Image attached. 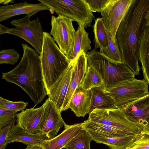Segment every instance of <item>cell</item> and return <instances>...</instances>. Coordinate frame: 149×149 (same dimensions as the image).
Here are the masks:
<instances>
[{
    "instance_id": "obj_1",
    "label": "cell",
    "mask_w": 149,
    "mask_h": 149,
    "mask_svg": "<svg viewBox=\"0 0 149 149\" xmlns=\"http://www.w3.org/2000/svg\"><path fill=\"white\" fill-rule=\"evenodd\" d=\"M149 0H134L123 18L116 36L123 63L135 74H140V43L147 26L145 19Z\"/></svg>"
},
{
    "instance_id": "obj_2",
    "label": "cell",
    "mask_w": 149,
    "mask_h": 149,
    "mask_svg": "<svg viewBox=\"0 0 149 149\" xmlns=\"http://www.w3.org/2000/svg\"><path fill=\"white\" fill-rule=\"evenodd\" d=\"M23 53L18 65L12 70L3 72L2 79L22 88L33 102L35 107L47 95L40 56L26 44H22Z\"/></svg>"
},
{
    "instance_id": "obj_3",
    "label": "cell",
    "mask_w": 149,
    "mask_h": 149,
    "mask_svg": "<svg viewBox=\"0 0 149 149\" xmlns=\"http://www.w3.org/2000/svg\"><path fill=\"white\" fill-rule=\"evenodd\" d=\"M39 54L45 88L48 95L68 67L70 61L57 46L50 33L44 32Z\"/></svg>"
},
{
    "instance_id": "obj_4",
    "label": "cell",
    "mask_w": 149,
    "mask_h": 149,
    "mask_svg": "<svg viewBox=\"0 0 149 149\" xmlns=\"http://www.w3.org/2000/svg\"><path fill=\"white\" fill-rule=\"evenodd\" d=\"M86 56L87 65L98 73L105 91L135 79V74L125 64L110 60L94 48Z\"/></svg>"
},
{
    "instance_id": "obj_5",
    "label": "cell",
    "mask_w": 149,
    "mask_h": 149,
    "mask_svg": "<svg viewBox=\"0 0 149 149\" xmlns=\"http://www.w3.org/2000/svg\"><path fill=\"white\" fill-rule=\"evenodd\" d=\"M50 7L58 15L77 22L84 28L91 26L95 19L92 12L84 0H38Z\"/></svg>"
},
{
    "instance_id": "obj_6",
    "label": "cell",
    "mask_w": 149,
    "mask_h": 149,
    "mask_svg": "<svg viewBox=\"0 0 149 149\" xmlns=\"http://www.w3.org/2000/svg\"><path fill=\"white\" fill-rule=\"evenodd\" d=\"M88 120L117 128L133 136L138 135L144 130L141 125L129 119L123 110L119 108L96 109L89 114Z\"/></svg>"
},
{
    "instance_id": "obj_7",
    "label": "cell",
    "mask_w": 149,
    "mask_h": 149,
    "mask_svg": "<svg viewBox=\"0 0 149 149\" xmlns=\"http://www.w3.org/2000/svg\"><path fill=\"white\" fill-rule=\"evenodd\" d=\"M30 17L26 15L21 18L12 20L10 24L14 27L9 28L7 33L23 39L40 54L42 50L44 32L40 19L37 18L31 21Z\"/></svg>"
},
{
    "instance_id": "obj_8",
    "label": "cell",
    "mask_w": 149,
    "mask_h": 149,
    "mask_svg": "<svg viewBox=\"0 0 149 149\" xmlns=\"http://www.w3.org/2000/svg\"><path fill=\"white\" fill-rule=\"evenodd\" d=\"M108 91L117 108L121 109L149 94L147 82L136 79L122 83Z\"/></svg>"
},
{
    "instance_id": "obj_9",
    "label": "cell",
    "mask_w": 149,
    "mask_h": 149,
    "mask_svg": "<svg viewBox=\"0 0 149 149\" xmlns=\"http://www.w3.org/2000/svg\"><path fill=\"white\" fill-rule=\"evenodd\" d=\"M133 0H110L101 12L104 25L114 41L120 24Z\"/></svg>"
},
{
    "instance_id": "obj_10",
    "label": "cell",
    "mask_w": 149,
    "mask_h": 149,
    "mask_svg": "<svg viewBox=\"0 0 149 149\" xmlns=\"http://www.w3.org/2000/svg\"><path fill=\"white\" fill-rule=\"evenodd\" d=\"M43 104L45 110L38 134L45 140H49L57 136L61 128L67 124L62 118L61 112L49 98Z\"/></svg>"
},
{
    "instance_id": "obj_11",
    "label": "cell",
    "mask_w": 149,
    "mask_h": 149,
    "mask_svg": "<svg viewBox=\"0 0 149 149\" xmlns=\"http://www.w3.org/2000/svg\"><path fill=\"white\" fill-rule=\"evenodd\" d=\"M73 20L61 15H52L50 34L58 45L61 50L66 56L68 54L76 32Z\"/></svg>"
},
{
    "instance_id": "obj_12",
    "label": "cell",
    "mask_w": 149,
    "mask_h": 149,
    "mask_svg": "<svg viewBox=\"0 0 149 149\" xmlns=\"http://www.w3.org/2000/svg\"><path fill=\"white\" fill-rule=\"evenodd\" d=\"M121 109L129 119L149 132V94Z\"/></svg>"
},
{
    "instance_id": "obj_13",
    "label": "cell",
    "mask_w": 149,
    "mask_h": 149,
    "mask_svg": "<svg viewBox=\"0 0 149 149\" xmlns=\"http://www.w3.org/2000/svg\"><path fill=\"white\" fill-rule=\"evenodd\" d=\"M76 58L71 61L66 70L48 95V98L61 113L76 63Z\"/></svg>"
},
{
    "instance_id": "obj_14",
    "label": "cell",
    "mask_w": 149,
    "mask_h": 149,
    "mask_svg": "<svg viewBox=\"0 0 149 149\" xmlns=\"http://www.w3.org/2000/svg\"><path fill=\"white\" fill-rule=\"evenodd\" d=\"M40 2L38 3L33 4L25 2L1 6L0 7V22L19 15L26 14L31 17L40 11L51 10L49 6Z\"/></svg>"
},
{
    "instance_id": "obj_15",
    "label": "cell",
    "mask_w": 149,
    "mask_h": 149,
    "mask_svg": "<svg viewBox=\"0 0 149 149\" xmlns=\"http://www.w3.org/2000/svg\"><path fill=\"white\" fill-rule=\"evenodd\" d=\"M45 106L43 104L39 107L27 109L17 114V124L22 129L33 134H38L44 113Z\"/></svg>"
},
{
    "instance_id": "obj_16",
    "label": "cell",
    "mask_w": 149,
    "mask_h": 149,
    "mask_svg": "<svg viewBox=\"0 0 149 149\" xmlns=\"http://www.w3.org/2000/svg\"><path fill=\"white\" fill-rule=\"evenodd\" d=\"M76 63L69 88L66 96L62 111L69 109L71 98L77 87L80 84L86 72L87 61L84 52L79 54L76 58Z\"/></svg>"
},
{
    "instance_id": "obj_17",
    "label": "cell",
    "mask_w": 149,
    "mask_h": 149,
    "mask_svg": "<svg viewBox=\"0 0 149 149\" xmlns=\"http://www.w3.org/2000/svg\"><path fill=\"white\" fill-rule=\"evenodd\" d=\"M91 96V90H85L79 85L71 98L69 108L76 116L84 117L86 114L89 113Z\"/></svg>"
},
{
    "instance_id": "obj_18",
    "label": "cell",
    "mask_w": 149,
    "mask_h": 149,
    "mask_svg": "<svg viewBox=\"0 0 149 149\" xmlns=\"http://www.w3.org/2000/svg\"><path fill=\"white\" fill-rule=\"evenodd\" d=\"M88 35L89 33L86 31L85 28L81 25H79L68 54L66 56L69 61L74 60L82 52L86 54L89 50H91V42Z\"/></svg>"
},
{
    "instance_id": "obj_19",
    "label": "cell",
    "mask_w": 149,
    "mask_h": 149,
    "mask_svg": "<svg viewBox=\"0 0 149 149\" xmlns=\"http://www.w3.org/2000/svg\"><path fill=\"white\" fill-rule=\"evenodd\" d=\"M63 131L54 138L46 140L42 144L45 149H61L73 138L84 130L82 123L67 125Z\"/></svg>"
},
{
    "instance_id": "obj_20",
    "label": "cell",
    "mask_w": 149,
    "mask_h": 149,
    "mask_svg": "<svg viewBox=\"0 0 149 149\" xmlns=\"http://www.w3.org/2000/svg\"><path fill=\"white\" fill-rule=\"evenodd\" d=\"M86 131L91 136L93 140L97 143L104 144L111 149H126L139 135L124 137H117L93 131Z\"/></svg>"
},
{
    "instance_id": "obj_21",
    "label": "cell",
    "mask_w": 149,
    "mask_h": 149,
    "mask_svg": "<svg viewBox=\"0 0 149 149\" xmlns=\"http://www.w3.org/2000/svg\"><path fill=\"white\" fill-rule=\"evenodd\" d=\"M8 144L19 142L28 145H42L46 141L38 134H33L22 129L17 124L10 130L8 136Z\"/></svg>"
},
{
    "instance_id": "obj_22",
    "label": "cell",
    "mask_w": 149,
    "mask_h": 149,
    "mask_svg": "<svg viewBox=\"0 0 149 149\" xmlns=\"http://www.w3.org/2000/svg\"><path fill=\"white\" fill-rule=\"evenodd\" d=\"M91 90L92 96L89 113L96 109H110L117 108L113 98L108 91H105L100 87H93Z\"/></svg>"
},
{
    "instance_id": "obj_23",
    "label": "cell",
    "mask_w": 149,
    "mask_h": 149,
    "mask_svg": "<svg viewBox=\"0 0 149 149\" xmlns=\"http://www.w3.org/2000/svg\"><path fill=\"white\" fill-rule=\"evenodd\" d=\"M139 53L143 80L149 85V25H147L141 41Z\"/></svg>"
},
{
    "instance_id": "obj_24",
    "label": "cell",
    "mask_w": 149,
    "mask_h": 149,
    "mask_svg": "<svg viewBox=\"0 0 149 149\" xmlns=\"http://www.w3.org/2000/svg\"><path fill=\"white\" fill-rule=\"evenodd\" d=\"M82 124L83 129L86 131L95 132L117 137L133 136L123 131L108 125L91 121L88 119L82 123Z\"/></svg>"
},
{
    "instance_id": "obj_25",
    "label": "cell",
    "mask_w": 149,
    "mask_h": 149,
    "mask_svg": "<svg viewBox=\"0 0 149 149\" xmlns=\"http://www.w3.org/2000/svg\"><path fill=\"white\" fill-rule=\"evenodd\" d=\"M94 36V49H105L108 46L107 30L102 18H97L93 26Z\"/></svg>"
},
{
    "instance_id": "obj_26",
    "label": "cell",
    "mask_w": 149,
    "mask_h": 149,
    "mask_svg": "<svg viewBox=\"0 0 149 149\" xmlns=\"http://www.w3.org/2000/svg\"><path fill=\"white\" fill-rule=\"evenodd\" d=\"M83 88L90 90L94 87L102 88V81L98 73L92 67L87 65L85 76L79 85Z\"/></svg>"
},
{
    "instance_id": "obj_27",
    "label": "cell",
    "mask_w": 149,
    "mask_h": 149,
    "mask_svg": "<svg viewBox=\"0 0 149 149\" xmlns=\"http://www.w3.org/2000/svg\"><path fill=\"white\" fill-rule=\"evenodd\" d=\"M108 44L105 49H100V52L107 58L114 61L123 63L117 39L115 41L107 30Z\"/></svg>"
},
{
    "instance_id": "obj_28",
    "label": "cell",
    "mask_w": 149,
    "mask_h": 149,
    "mask_svg": "<svg viewBox=\"0 0 149 149\" xmlns=\"http://www.w3.org/2000/svg\"><path fill=\"white\" fill-rule=\"evenodd\" d=\"M92 139L85 130L76 135L63 148L66 149H91L90 143Z\"/></svg>"
},
{
    "instance_id": "obj_29",
    "label": "cell",
    "mask_w": 149,
    "mask_h": 149,
    "mask_svg": "<svg viewBox=\"0 0 149 149\" xmlns=\"http://www.w3.org/2000/svg\"><path fill=\"white\" fill-rule=\"evenodd\" d=\"M20 56V54L14 49L1 50L0 51V64L13 65L18 61Z\"/></svg>"
},
{
    "instance_id": "obj_30",
    "label": "cell",
    "mask_w": 149,
    "mask_h": 149,
    "mask_svg": "<svg viewBox=\"0 0 149 149\" xmlns=\"http://www.w3.org/2000/svg\"><path fill=\"white\" fill-rule=\"evenodd\" d=\"M126 149H149V132L144 130Z\"/></svg>"
},
{
    "instance_id": "obj_31",
    "label": "cell",
    "mask_w": 149,
    "mask_h": 149,
    "mask_svg": "<svg viewBox=\"0 0 149 149\" xmlns=\"http://www.w3.org/2000/svg\"><path fill=\"white\" fill-rule=\"evenodd\" d=\"M28 104V102L10 101L0 97V107L17 112L24 110Z\"/></svg>"
},
{
    "instance_id": "obj_32",
    "label": "cell",
    "mask_w": 149,
    "mask_h": 149,
    "mask_svg": "<svg viewBox=\"0 0 149 149\" xmlns=\"http://www.w3.org/2000/svg\"><path fill=\"white\" fill-rule=\"evenodd\" d=\"M16 117L10 122L0 129V149H5L8 144V136L12 128L15 125Z\"/></svg>"
},
{
    "instance_id": "obj_33",
    "label": "cell",
    "mask_w": 149,
    "mask_h": 149,
    "mask_svg": "<svg viewBox=\"0 0 149 149\" xmlns=\"http://www.w3.org/2000/svg\"><path fill=\"white\" fill-rule=\"evenodd\" d=\"M17 112L0 107V129L16 118Z\"/></svg>"
},
{
    "instance_id": "obj_34",
    "label": "cell",
    "mask_w": 149,
    "mask_h": 149,
    "mask_svg": "<svg viewBox=\"0 0 149 149\" xmlns=\"http://www.w3.org/2000/svg\"><path fill=\"white\" fill-rule=\"evenodd\" d=\"M92 12H100L110 0H84Z\"/></svg>"
},
{
    "instance_id": "obj_35",
    "label": "cell",
    "mask_w": 149,
    "mask_h": 149,
    "mask_svg": "<svg viewBox=\"0 0 149 149\" xmlns=\"http://www.w3.org/2000/svg\"><path fill=\"white\" fill-rule=\"evenodd\" d=\"M25 149H45L42 145H28Z\"/></svg>"
},
{
    "instance_id": "obj_36",
    "label": "cell",
    "mask_w": 149,
    "mask_h": 149,
    "mask_svg": "<svg viewBox=\"0 0 149 149\" xmlns=\"http://www.w3.org/2000/svg\"><path fill=\"white\" fill-rule=\"evenodd\" d=\"M9 29V28L6 27L1 24H0V35L7 33Z\"/></svg>"
},
{
    "instance_id": "obj_37",
    "label": "cell",
    "mask_w": 149,
    "mask_h": 149,
    "mask_svg": "<svg viewBox=\"0 0 149 149\" xmlns=\"http://www.w3.org/2000/svg\"><path fill=\"white\" fill-rule=\"evenodd\" d=\"M145 19L147 22V25H149V9L147 11L145 16Z\"/></svg>"
},
{
    "instance_id": "obj_38",
    "label": "cell",
    "mask_w": 149,
    "mask_h": 149,
    "mask_svg": "<svg viewBox=\"0 0 149 149\" xmlns=\"http://www.w3.org/2000/svg\"><path fill=\"white\" fill-rule=\"evenodd\" d=\"M13 1V0H0V3L4 4L5 5L7 4L10 2L11 3Z\"/></svg>"
}]
</instances>
